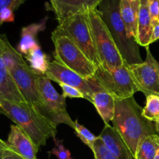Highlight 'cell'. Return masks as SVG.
Listing matches in <instances>:
<instances>
[{
	"label": "cell",
	"instance_id": "6",
	"mask_svg": "<svg viewBox=\"0 0 159 159\" xmlns=\"http://www.w3.org/2000/svg\"><path fill=\"white\" fill-rule=\"evenodd\" d=\"M52 33L69 37L93 65L97 68L101 66L86 12L75 14L62 20Z\"/></svg>",
	"mask_w": 159,
	"mask_h": 159
},
{
	"label": "cell",
	"instance_id": "24",
	"mask_svg": "<svg viewBox=\"0 0 159 159\" xmlns=\"http://www.w3.org/2000/svg\"><path fill=\"white\" fill-rule=\"evenodd\" d=\"M92 151L94 154L95 159H118L108 150L99 137L95 141Z\"/></svg>",
	"mask_w": 159,
	"mask_h": 159
},
{
	"label": "cell",
	"instance_id": "1",
	"mask_svg": "<svg viewBox=\"0 0 159 159\" xmlns=\"http://www.w3.org/2000/svg\"><path fill=\"white\" fill-rule=\"evenodd\" d=\"M115 106L114 117L112 120L113 127L124 138L134 158L140 141L144 137L157 134L155 123L144 117L143 108L134 96L116 99Z\"/></svg>",
	"mask_w": 159,
	"mask_h": 159
},
{
	"label": "cell",
	"instance_id": "19",
	"mask_svg": "<svg viewBox=\"0 0 159 159\" xmlns=\"http://www.w3.org/2000/svg\"><path fill=\"white\" fill-rule=\"evenodd\" d=\"M115 98L105 91H99L92 98V103L96 107L98 113L102 117L106 125L113 120L115 114Z\"/></svg>",
	"mask_w": 159,
	"mask_h": 159
},
{
	"label": "cell",
	"instance_id": "22",
	"mask_svg": "<svg viewBox=\"0 0 159 159\" xmlns=\"http://www.w3.org/2000/svg\"><path fill=\"white\" fill-rule=\"evenodd\" d=\"M142 115L152 122H158L159 120V96L149 95L146 96V104L143 108Z\"/></svg>",
	"mask_w": 159,
	"mask_h": 159
},
{
	"label": "cell",
	"instance_id": "33",
	"mask_svg": "<svg viewBox=\"0 0 159 159\" xmlns=\"http://www.w3.org/2000/svg\"><path fill=\"white\" fill-rule=\"evenodd\" d=\"M155 159H159V149L158 150V152H157L156 155H155Z\"/></svg>",
	"mask_w": 159,
	"mask_h": 159
},
{
	"label": "cell",
	"instance_id": "4",
	"mask_svg": "<svg viewBox=\"0 0 159 159\" xmlns=\"http://www.w3.org/2000/svg\"><path fill=\"white\" fill-rule=\"evenodd\" d=\"M123 59L127 65L143 62L139 44L128 35L120 14V0H102L97 7Z\"/></svg>",
	"mask_w": 159,
	"mask_h": 159
},
{
	"label": "cell",
	"instance_id": "8",
	"mask_svg": "<svg viewBox=\"0 0 159 159\" xmlns=\"http://www.w3.org/2000/svg\"><path fill=\"white\" fill-rule=\"evenodd\" d=\"M90 80L115 99L130 98L139 92L127 65L110 71L99 67Z\"/></svg>",
	"mask_w": 159,
	"mask_h": 159
},
{
	"label": "cell",
	"instance_id": "20",
	"mask_svg": "<svg viewBox=\"0 0 159 159\" xmlns=\"http://www.w3.org/2000/svg\"><path fill=\"white\" fill-rule=\"evenodd\" d=\"M24 57L29 63V66L37 75L45 76L50 61L48 56L42 51L40 45L33 48Z\"/></svg>",
	"mask_w": 159,
	"mask_h": 159
},
{
	"label": "cell",
	"instance_id": "9",
	"mask_svg": "<svg viewBox=\"0 0 159 159\" xmlns=\"http://www.w3.org/2000/svg\"><path fill=\"white\" fill-rule=\"evenodd\" d=\"M37 90L45 103V116L54 124H66L74 129L75 121L67 111L65 98L60 95L46 76L38 75L36 80Z\"/></svg>",
	"mask_w": 159,
	"mask_h": 159
},
{
	"label": "cell",
	"instance_id": "35",
	"mask_svg": "<svg viewBox=\"0 0 159 159\" xmlns=\"http://www.w3.org/2000/svg\"></svg>",
	"mask_w": 159,
	"mask_h": 159
},
{
	"label": "cell",
	"instance_id": "5",
	"mask_svg": "<svg viewBox=\"0 0 159 159\" xmlns=\"http://www.w3.org/2000/svg\"><path fill=\"white\" fill-rule=\"evenodd\" d=\"M86 14L100 67L110 71L127 65L98 9H92Z\"/></svg>",
	"mask_w": 159,
	"mask_h": 159
},
{
	"label": "cell",
	"instance_id": "31",
	"mask_svg": "<svg viewBox=\"0 0 159 159\" xmlns=\"http://www.w3.org/2000/svg\"><path fill=\"white\" fill-rule=\"evenodd\" d=\"M2 159H25L23 157H21L20 155H19L18 154L15 153L13 151H11V152H8Z\"/></svg>",
	"mask_w": 159,
	"mask_h": 159
},
{
	"label": "cell",
	"instance_id": "12",
	"mask_svg": "<svg viewBox=\"0 0 159 159\" xmlns=\"http://www.w3.org/2000/svg\"><path fill=\"white\" fill-rule=\"evenodd\" d=\"M58 23L75 14L97 9L102 0H49Z\"/></svg>",
	"mask_w": 159,
	"mask_h": 159
},
{
	"label": "cell",
	"instance_id": "10",
	"mask_svg": "<svg viewBox=\"0 0 159 159\" xmlns=\"http://www.w3.org/2000/svg\"><path fill=\"white\" fill-rule=\"evenodd\" d=\"M146 51L145 61L128 65V68L139 92L145 96H159V62L152 55L149 46L146 47Z\"/></svg>",
	"mask_w": 159,
	"mask_h": 159
},
{
	"label": "cell",
	"instance_id": "2",
	"mask_svg": "<svg viewBox=\"0 0 159 159\" xmlns=\"http://www.w3.org/2000/svg\"><path fill=\"white\" fill-rule=\"evenodd\" d=\"M0 109L39 148L46 145L49 138H56L57 125L27 102H15L0 97Z\"/></svg>",
	"mask_w": 159,
	"mask_h": 159
},
{
	"label": "cell",
	"instance_id": "23",
	"mask_svg": "<svg viewBox=\"0 0 159 159\" xmlns=\"http://www.w3.org/2000/svg\"><path fill=\"white\" fill-rule=\"evenodd\" d=\"M74 130L75 131V134L78 136V138H80L81 141H82L84 144H86L91 150H93L94 143L95 141H96V139L98 138V137L95 136V135L93 134L92 132H90L86 127H85L83 125L79 124V121H78L77 120L75 121Z\"/></svg>",
	"mask_w": 159,
	"mask_h": 159
},
{
	"label": "cell",
	"instance_id": "11",
	"mask_svg": "<svg viewBox=\"0 0 159 159\" xmlns=\"http://www.w3.org/2000/svg\"><path fill=\"white\" fill-rule=\"evenodd\" d=\"M51 81L58 84H65L80 90L86 100L92 102V98L96 93L103 91L90 79H85L72 70L61 65L56 61H51L45 75Z\"/></svg>",
	"mask_w": 159,
	"mask_h": 159
},
{
	"label": "cell",
	"instance_id": "13",
	"mask_svg": "<svg viewBox=\"0 0 159 159\" xmlns=\"http://www.w3.org/2000/svg\"><path fill=\"white\" fill-rule=\"evenodd\" d=\"M6 143L15 153L25 159H37L39 148L17 125H11Z\"/></svg>",
	"mask_w": 159,
	"mask_h": 159
},
{
	"label": "cell",
	"instance_id": "3",
	"mask_svg": "<svg viewBox=\"0 0 159 159\" xmlns=\"http://www.w3.org/2000/svg\"><path fill=\"white\" fill-rule=\"evenodd\" d=\"M3 40V59L14 82L26 102L45 116V103L36 85L37 75L33 71L23 55L9 43L6 35Z\"/></svg>",
	"mask_w": 159,
	"mask_h": 159
},
{
	"label": "cell",
	"instance_id": "29",
	"mask_svg": "<svg viewBox=\"0 0 159 159\" xmlns=\"http://www.w3.org/2000/svg\"><path fill=\"white\" fill-rule=\"evenodd\" d=\"M12 151L10 148L9 147V145L7 144L6 141H2V140L0 138V159H2L3 157L8 153V152Z\"/></svg>",
	"mask_w": 159,
	"mask_h": 159
},
{
	"label": "cell",
	"instance_id": "34",
	"mask_svg": "<svg viewBox=\"0 0 159 159\" xmlns=\"http://www.w3.org/2000/svg\"><path fill=\"white\" fill-rule=\"evenodd\" d=\"M132 1H138V0H132Z\"/></svg>",
	"mask_w": 159,
	"mask_h": 159
},
{
	"label": "cell",
	"instance_id": "27",
	"mask_svg": "<svg viewBox=\"0 0 159 159\" xmlns=\"http://www.w3.org/2000/svg\"><path fill=\"white\" fill-rule=\"evenodd\" d=\"M63 91L62 96L65 98H81V99H85V96L83 93L75 87L70 86V85H65V84H59Z\"/></svg>",
	"mask_w": 159,
	"mask_h": 159
},
{
	"label": "cell",
	"instance_id": "16",
	"mask_svg": "<svg viewBox=\"0 0 159 159\" xmlns=\"http://www.w3.org/2000/svg\"><path fill=\"white\" fill-rule=\"evenodd\" d=\"M152 30L153 26L149 13L148 1L140 0L136 36V40L138 44L141 46L148 47L150 45Z\"/></svg>",
	"mask_w": 159,
	"mask_h": 159
},
{
	"label": "cell",
	"instance_id": "14",
	"mask_svg": "<svg viewBox=\"0 0 159 159\" xmlns=\"http://www.w3.org/2000/svg\"><path fill=\"white\" fill-rule=\"evenodd\" d=\"M0 97L15 102H26L5 64L2 36H0Z\"/></svg>",
	"mask_w": 159,
	"mask_h": 159
},
{
	"label": "cell",
	"instance_id": "17",
	"mask_svg": "<svg viewBox=\"0 0 159 159\" xmlns=\"http://www.w3.org/2000/svg\"><path fill=\"white\" fill-rule=\"evenodd\" d=\"M48 19V17L47 16L39 23H32L22 29L21 37L17 47V51L20 54L24 56L26 55L33 48L38 46V42L36 40V37L39 33L45 30Z\"/></svg>",
	"mask_w": 159,
	"mask_h": 159
},
{
	"label": "cell",
	"instance_id": "28",
	"mask_svg": "<svg viewBox=\"0 0 159 159\" xmlns=\"http://www.w3.org/2000/svg\"><path fill=\"white\" fill-rule=\"evenodd\" d=\"M148 9L152 26L159 22V0H148Z\"/></svg>",
	"mask_w": 159,
	"mask_h": 159
},
{
	"label": "cell",
	"instance_id": "21",
	"mask_svg": "<svg viewBox=\"0 0 159 159\" xmlns=\"http://www.w3.org/2000/svg\"><path fill=\"white\" fill-rule=\"evenodd\" d=\"M159 149V135L152 134L140 141L134 159H155Z\"/></svg>",
	"mask_w": 159,
	"mask_h": 159
},
{
	"label": "cell",
	"instance_id": "15",
	"mask_svg": "<svg viewBox=\"0 0 159 159\" xmlns=\"http://www.w3.org/2000/svg\"><path fill=\"white\" fill-rule=\"evenodd\" d=\"M99 137L108 150L118 159H134L124 138L113 127L105 125Z\"/></svg>",
	"mask_w": 159,
	"mask_h": 159
},
{
	"label": "cell",
	"instance_id": "18",
	"mask_svg": "<svg viewBox=\"0 0 159 159\" xmlns=\"http://www.w3.org/2000/svg\"><path fill=\"white\" fill-rule=\"evenodd\" d=\"M140 0H120V14L127 32L136 40Z\"/></svg>",
	"mask_w": 159,
	"mask_h": 159
},
{
	"label": "cell",
	"instance_id": "25",
	"mask_svg": "<svg viewBox=\"0 0 159 159\" xmlns=\"http://www.w3.org/2000/svg\"><path fill=\"white\" fill-rule=\"evenodd\" d=\"M55 147L51 150V153L55 155L58 159H73L71 157V152L68 149L65 148L62 141L57 139H54Z\"/></svg>",
	"mask_w": 159,
	"mask_h": 159
},
{
	"label": "cell",
	"instance_id": "30",
	"mask_svg": "<svg viewBox=\"0 0 159 159\" xmlns=\"http://www.w3.org/2000/svg\"><path fill=\"white\" fill-rule=\"evenodd\" d=\"M159 39V22L157 24H155L153 27V30H152V37H151L150 40V44L151 43H154L156 40H158Z\"/></svg>",
	"mask_w": 159,
	"mask_h": 159
},
{
	"label": "cell",
	"instance_id": "7",
	"mask_svg": "<svg viewBox=\"0 0 159 159\" xmlns=\"http://www.w3.org/2000/svg\"><path fill=\"white\" fill-rule=\"evenodd\" d=\"M51 39L54 45V61L85 79H90L94 76L97 67L87 58L69 37L52 33Z\"/></svg>",
	"mask_w": 159,
	"mask_h": 159
},
{
	"label": "cell",
	"instance_id": "26",
	"mask_svg": "<svg viewBox=\"0 0 159 159\" xmlns=\"http://www.w3.org/2000/svg\"><path fill=\"white\" fill-rule=\"evenodd\" d=\"M26 0H0V27L2 25L1 23V16L3 12L8 9L16 10Z\"/></svg>",
	"mask_w": 159,
	"mask_h": 159
},
{
	"label": "cell",
	"instance_id": "32",
	"mask_svg": "<svg viewBox=\"0 0 159 159\" xmlns=\"http://www.w3.org/2000/svg\"><path fill=\"white\" fill-rule=\"evenodd\" d=\"M155 128H156L157 134L159 135V120L158 121V122L155 123Z\"/></svg>",
	"mask_w": 159,
	"mask_h": 159
}]
</instances>
